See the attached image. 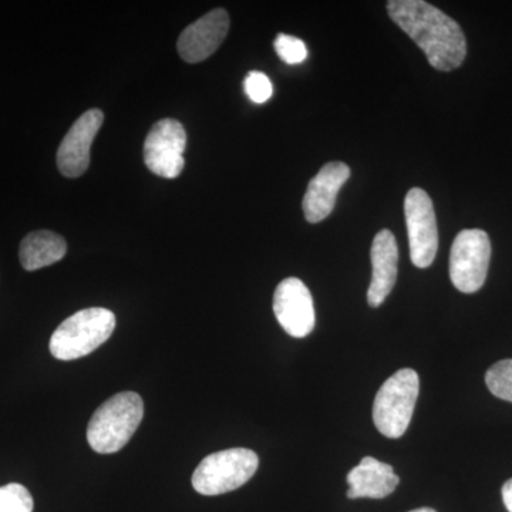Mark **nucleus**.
I'll return each mask as SVG.
<instances>
[{
  "mask_svg": "<svg viewBox=\"0 0 512 512\" xmlns=\"http://www.w3.org/2000/svg\"><path fill=\"white\" fill-rule=\"evenodd\" d=\"M116 329V316L109 309L89 308L64 320L50 338V353L57 360H76L93 353Z\"/></svg>",
  "mask_w": 512,
  "mask_h": 512,
  "instance_id": "nucleus-3",
  "label": "nucleus"
},
{
  "mask_svg": "<svg viewBox=\"0 0 512 512\" xmlns=\"http://www.w3.org/2000/svg\"><path fill=\"white\" fill-rule=\"evenodd\" d=\"M370 258H372L373 272L372 282L367 291V302L372 308H379L393 291L397 281L399 248L392 231L382 229L377 232L373 239Z\"/></svg>",
  "mask_w": 512,
  "mask_h": 512,
  "instance_id": "nucleus-13",
  "label": "nucleus"
},
{
  "mask_svg": "<svg viewBox=\"0 0 512 512\" xmlns=\"http://www.w3.org/2000/svg\"><path fill=\"white\" fill-rule=\"evenodd\" d=\"M103 121V111L92 109L74 121L67 131L57 150V167L64 177L77 178L86 173L90 165V150Z\"/></svg>",
  "mask_w": 512,
  "mask_h": 512,
  "instance_id": "nucleus-10",
  "label": "nucleus"
},
{
  "mask_svg": "<svg viewBox=\"0 0 512 512\" xmlns=\"http://www.w3.org/2000/svg\"><path fill=\"white\" fill-rule=\"evenodd\" d=\"M503 501L508 512H512V478L503 485Z\"/></svg>",
  "mask_w": 512,
  "mask_h": 512,
  "instance_id": "nucleus-20",
  "label": "nucleus"
},
{
  "mask_svg": "<svg viewBox=\"0 0 512 512\" xmlns=\"http://www.w3.org/2000/svg\"><path fill=\"white\" fill-rule=\"evenodd\" d=\"M274 312L282 329L292 338H306L315 328L316 315L311 291L301 279L286 278L276 288Z\"/></svg>",
  "mask_w": 512,
  "mask_h": 512,
  "instance_id": "nucleus-9",
  "label": "nucleus"
},
{
  "mask_svg": "<svg viewBox=\"0 0 512 512\" xmlns=\"http://www.w3.org/2000/svg\"><path fill=\"white\" fill-rule=\"evenodd\" d=\"M33 497L22 484L0 487V512H33Z\"/></svg>",
  "mask_w": 512,
  "mask_h": 512,
  "instance_id": "nucleus-17",
  "label": "nucleus"
},
{
  "mask_svg": "<svg viewBox=\"0 0 512 512\" xmlns=\"http://www.w3.org/2000/svg\"><path fill=\"white\" fill-rule=\"evenodd\" d=\"M390 19L423 50L430 66L451 72L467 56V40L456 20L424 0H390Z\"/></svg>",
  "mask_w": 512,
  "mask_h": 512,
  "instance_id": "nucleus-1",
  "label": "nucleus"
},
{
  "mask_svg": "<svg viewBox=\"0 0 512 512\" xmlns=\"http://www.w3.org/2000/svg\"><path fill=\"white\" fill-rule=\"evenodd\" d=\"M491 242L483 229H464L454 239L450 252V278L458 291H480L487 279Z\"/></svg>",
  "mask_w": 512,
  "mask_h": 512,
  "instance_id": "nucleus-6",
  "label": "nucleus"
},
{
  "mask_svg": "<svg viewBox=\"0 0 512 512\" xmlns=\"http://www.w3.org/2000/svg\"><path fill=\"white\" fill-rule=\"evenodd\" d=\"M488 390L498 399L512 403V359L500 360L485 375Z\"/></svg>",
  "mask_w": 512,
  "mask_h": 512,
  "instance_id": "nucleus-16",
  "label": "nucleus"
},
{
  "mask_svg": "<svg viewBox=\"0 0 512 512\" xmlns=\"http://www.w3.org/2000/svg\"><path fill=\"white\" fill-rule=\"evenodd\" d=\"M420 379L416 370H397L376 394L373 421L387 439H400L412 421L419 399Z\"/></svg>",
  "mask_w": 512,
  "mask_h": 512,
  "instance_id": "nucleus-4",
  "label": "nucleus"
},
{
  "mask_svg": "<svg viewBox=\"0 0 512 512\" xmlns=\"http://www.w3.org/2000/svg\"><path fill=\"white\" fill-rule=\"evenodd\" d=\"M276 53L288 64H299L308 59V47L298 37L279 33L274 42Z\"/></svg>",
  "mask_w": 512,
  "mask_h": 512,
  "instance_id": "nucleus-18",
  "label": "nucleus"
},
{
  "mask_svg": "<svg viewBox=\"0 0 512 512\" xmlns=\"http://www.w3.org/2000/svg\"><path fill=\"white\" fill-rule=\"evenodd\" d=\"M410 258L414 266L429 268L439 249V229L430 195L421 188H412L404 200Z\"/></svg>",
  "mask_w": 512,
  "mask_h": 512,
  "instance_id": "nucleus-7",
  "label": "nucleus"
},
{
  "mask_svg": "<svg viewBox=\"0 0 512 512\" xmlns=\"http://www.w3.org/2000/svg\"><path fill=\"white\" fill-rule=\"evenodd\" d=\"M66 252V241L56 232H30L20 244V264L26 271H37L62 261Z\"/></svg>",
  "mask_w": 512,
  "mask_h": 512,
  "instance_id": "nucleus-15",
  "label": "nucleus"
},
{
  "mask_svg": "<svg viewBox=\"0 0 512 512\" xmlns=\"http://www.w3.org/2000/svg\"><path fill=\"white\" fill-rule=\"evenodd\" d=\"M259 466V457L248 448H229L210 454L192 474V487L202 495H221L247 484Z\"/></svg>",
  "mask_w": 512,
  "mask_h": 512,
  "instance_id": "nucleus-5",
  "label": "nucleus"
},
{
  "mask_svg": "<svg viewBox=\"0 0 512 512\" xmlns=\"http://www.w3.org/2000/svg\"><path fill=\"white\" fill-rule=\"evenodd\" d=\"M245 93L256 104L266 103L274 94V86L265 73L251 72L245 77Z\"/></svg>",
  "mask_w": 512,
  "mask_h": 512,
  "instance_id": "nucleus-19",
  "label": "nucleus"
},
{
  "mask_svg": "<svg viewBox=\"0 0 512 512\" xmlns=\"http://www.w3.org/2000/svg\"><path fill=\"white\" fill-rule=\"evenodd\" d=\"M185 146L187 133L180 121H157L144 143V163L158 177L177 178L184 170Z\"/></svg>",
  "mask_w": 512,
  "mask_h": 512,
  "instance_id": "nucleus-8",
  "label": "nucleus"
},
{
  "mask_svg": "<svg viewBox=\"0 0 512 512\" xmlns=\"http://www.w3.org/2000/svg\"><path fill=\"white\" fill-rule=\"evenodd\" d=\"M144 417L143 399L134 392L110 397L94 412L87 427L89 446L99 454H113L126 446Z\"/></svg>",
  "mask_w": 512,
  "mask_h": 512,
  "instance_id": "nucleus-2",
  "label": "nucleus"
},
{
  "mask_svg": "<svg viewBox=\"0 0 512 512\" xmlns=\"http://www.w3.org/2000/svg\"><path fill=\"white\" fill-rule=\"evenodd\" d=\"M410 512H437V511H434L433 508H417V510H413Z\"/></svg>",
  "mask_w": 512,
  "mask_h": 512,
  "instance_id": "nucleus-21",
  "label": "nucleus"
},
{
  "mask_svg": "<svg viewBox=\"0 0 512 512\" xmlns=\"http://www.w3.org/2000/svg\"><path fill=\"white\" fill-rule=\"evenodd\" d=\"M349 177L348 164L333 161L323 165L322 170L312 178L303 197V214L306 221L318 224L332 214L339 191Z\"/></svg>",
  "mask_w": 512,
  "mask_h": 512,
  "instance_id": "nucleus-12",
  "label": "nucleus"
},
{
  "mask_svg": "<svg viewBox=\"0 0 512 512\" xmlns=\"http://www.w3.org/2000/svg\"><path fill=\"white\" fill-rule=\"evenodd\" d=\"M400 478L393 467L373 457H365L359 466L348 474V498H373L382 500L396 490Z\"/></svg>",
  "mask_w": 512,
  "mask_h": 512,
  "instance_id": "nucleus-14",
  "label": "nucleus"
},
{
  "mask_svg": "<svg viewBox=\"0 0 512 512\" xmlns=\"http://www.w3.org/2000/svg\"><path fill=\"white\" fill-rule=\"evenodd\" d=\"M229 30V15L225 9L211 10L192 23L178 37V55L187 63H200L214 55Z\"/></svg>",
  "mask_w": 512,
  "mask_h": 512,
  "instance_id": "nucleus-11",
  "label": "nucleus"
}]
</instances>
